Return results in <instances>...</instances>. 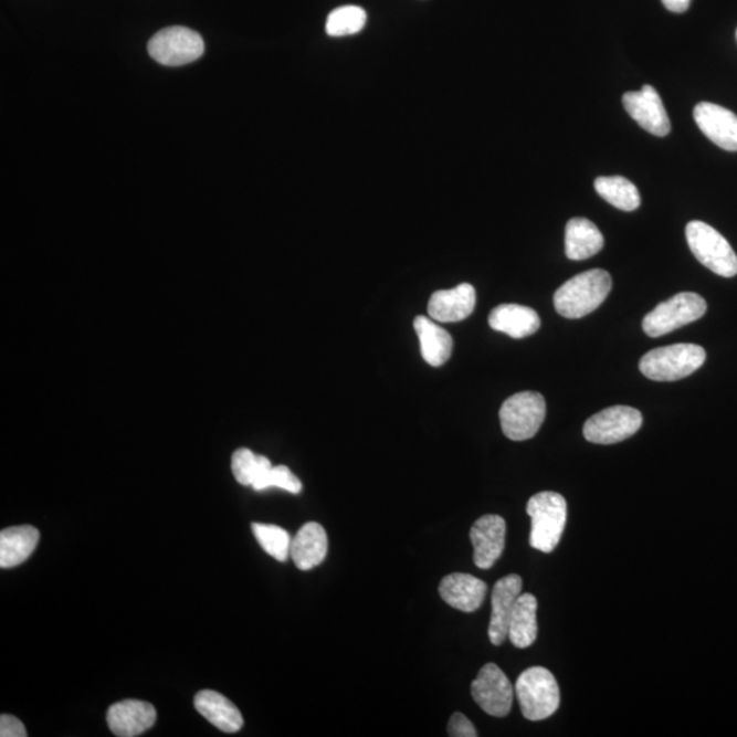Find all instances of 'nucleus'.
<instances>
[{"instance_id":"1","label":"nucleus","mask_w":737,"mask_h":737,"mask_svg":"<svg viewBox=\"0 0 737 737\" xmlns=\"http://www.w3.org/2000/svg\"><path fill=\"white\" fill-rule=\"evenodd\" d=\"M612 289V277L603 270H590L567 281L555 293L557 313L566 318H582L599 309Z\"/></svg>"},{"instance_id":"2","label":"nucleus","mask_w":737,"mask_h":737,"mask_svg":"<svg viewBox=\"0 0 737 737\" xmlns=\"http://www.w3.org/2000/svg\"><path fill=\"white\" fill-rule=\"evenodd\" d=\"M526 510L531 518V548L552 554L566 529V498L560 493L539 492L527 503Z\"/></svg>"},{"instance_id":"3","label":"nucleus","mask_w":737,"mask_h":737,"mask_svg":"<svg viewBox=\"0 0 737 737\" xmlns=\"http://www.w3.org/2000/svg\"><path fill=\"white\" fill-rule=\"evenodd\" d=\"M522 715L530 722H543L554 716L560 706V688L552 672L531 666L515 684Z\"/></svg>"},{"instance_id":"4","label":"nucleus","mask_w":737,"mask_h":737,"mask_svg":"<svg viewBox=\"0 0 737 737\" xmlns=\"http://www.w3.org/2000/svg\"><path fill=\"white\" fill-rule=\"evenodd\" d=\"M706 361L704 347L672 345L654 348L641 358L640 370L654 381H677L693 375Z\"/></svg>"},{"instance_id":"5","label":"nucleus","mask_w":737,"mask_h":737,"mask_svg":"<svg viewBox=\"0 0 737 737\" xmlns=\"http://www.w3.org/2000/svg\"><path fill=\"white\" fill-rule=\"evenodd\" d=\"M689 249L707 270L723 277L737 275V255L729 242L704 222H689L686 228Z\"/></svg>"},{"instance_id":"6","label":"nucleus","mask_w":737,"mask_h":737,"mask_svg":"<svg viewBox=\"0 0 737 737\" xmlns=\"http://www.w3.org/2000/svg\"><path fill=\"white\" fill-rule=\"evenodd\" d=\"M547 417V403L541 393L525 391L513 394L501 409L504 434L509 440L533 439Z\"/></svg>"},{"instance_id":"7","label":"nucleus","mask_w":737,"mask_h":737,"mask_svg":"<svg viewBox=\"0 0 737 737\" xmlns=\"http://www.w3.org/2000/svg\"><path fill=\"white\" fill-rule=\"evenodd\" d=\"M707 304L701 295L681 293L660 304L643 318V330L650 338L668 335L704 317Z\"/></svg>"},{"instance_id":"8","label":"nucleus","mask_w":737,"mask_h":737,"mask_svg":"<svg viewBox=\"0 0 737 737\" xmlns=\"http://www.w3.org/2000/svg\"><path fill=\"white\" fill-rule=\"evenodd\" d=\"M150 56L160 65L183 66L204 55V40L199 33L185 27L162 29L148 44Z\"/></svg>"},{"instance_id":"9","label":"nucleus","mask_w":737,"mask_h":737,"mask_svg":"<svg viewBox=\"0 0 737 737\" xmlns=\"http://www.w3.org/2000/svg\"><path fill=\"white\" fill-rule=\"evenodd\" d=\"M643 417L629 406H613L586 421L583 436L593 444H617L640 431Z\"/></svg>"},{"instance_id":"10","label":"nucleus","mask_w":737,"mask_h":737,"mask_svg":"<svg viewBox=\"0 0 737 737\" xmlns=\"http://www.w3.org/2000/svg\"><path fill=\"white\" fill-rule=\"evenodd\" d=\"M515 688L496 664H486L472 683V695L481 709L492 717H506L513 707Z\"/></svg>"},{"instance_id":"11","label":"nucleus","mask_w":737,"mask_h":737,"mask_svg":"<svg viewBox=\"0 0 737 737\" xmlns=\"http://www.w3.org/2000/svg\"><path fill=\"white\" fill-rule=\"evenodd\" d=\"M625 112L638 125L657 137L671 131V120L659 92L652 85H643L640 92H627L623 96Z\"/></svg>"},{"instance_id":"12","label":"nucleus","mask_w":737,"mask_h":737,"mask_svg":"<svg viewBox=\"0 0 737 737\" xmlns=\"http://www.w3.org/2000/svg\"><path fill=\"white\" fill-rule=\"evenodd\" d=\"M507 524L501 515H484L470 530L474 548V565L489 570L501 559L506 547Z\"/></svg>"},{"instance_id":"13","label":"nucleus","mask_w":737,"mask_h":737,"mask_svg":"<svg viewBox=\"0 0 737 737\" xmlns=\"http://www.w3.org/2000/svg\"><path fill=\"white\" fill-rule=\"evenodd\" d=\"M522 578L516 573L504 577L495 585L492 591V617L489 623V640L492 645L501 646L508 638V625L516 600L522 594Z\"/></svg>"},{"instance_id":"14","label":"nucleus","mask_w":737,"mask_h":737,"mask_svg":"<svg viewBox=\"0 0 737 737\" xmlns=\"http://www.w3.org/2000/svg\"><path fill=\"white\" fill-rule=\"evenodd\" d=\"M694 119L704 135L717 147L730 152L737 150V115L713 103H699Z\"/></svg>"},{"instance_id":"15","label":"nucleus","mask_w":737,"mask_h":737,"mask_svg":"<svg viewBox=\"0 0 737 737\" xmlns=\"http://www.w3.org/2000/svg\"><path fill=\"white\" fill-rule=\"evenodd\" d=\"M477 294L472 284L463 283L451 289H439L429 299L428 313L438 323H460L472 315Z\"/></svg>"},{"instance_id":"16","label":"nucleus","mask_w":737,"mask_h":737,"mask_svg":"<svg viewBox=\"0 0 737 737\" xmlns=\"http://www.w3.org/2000/svg\"><path fill=\"white\" fill-rule=\"evenodd\" d=\"M155 707L148 702L125 699L109 707L107 724L115 736L136 737L154 727Z\"/></svg>"},{"instance_id":"17","label":"nucleus","mask_w":737,"mask_h":737,"mask_svg":"<svg viewBox=\"0 0 737 737\" xmlns=\"http://www.w3.org/2000/svg\"><path fill=\"white\" fill-rule=\"evenodd\" d=\"M486 591L484 580L462 572L451 573L443 578L439 586L441 599L457 611L466 613L475 612L483 606Z\"/></svg>"},{"instance_id":"18","label":"nucleus","mask_w":737,"mask_h":737,"mask_svg":"<svg viewBox=\"0 0 737 737\" xmlns=\"http://www.w3.org/2000/svg\"><path fill=\"white\" fill-rule=\"evenodd\" d=\"M327 552V531L316 522H309L293 537L289 556L301 571H309L322 565Z\"/></svg>"},{"instance_id":"19","label":"nucleus","mask_w":737,"mask_h":737,"mask_svg":"<svg viewBox=\"0 0 737 737\" xmlns=\"http://www.w3.org/2000/svg\"><path fill=\"white\" fill-rule=\"evenodd\" d=\"M194 707L200 715L225 734H235L243 727L240 709L224 695L202 689L194 696Z\"/></svg>"},{"instance_id":"20","label":"nucleus","mask_w":737,"mask_h":737,"mask_svg":"<svg viewBox=\"0 0 737 737\" xmlns=\"http://www.w3.org/2000/svg\"><path fill=\"white\" fill-rule=\"evenodd\" d=\"M489 325L497 333L506 334L514 339H524L537 333L541 327V320L531 307L504 304L491 312Z\"/></svg>"},{"instance_id":"21","label":"nucleus","mask_w":737,"mask_h":737,"mask_svg":"<svg viewBox=\"0 0 737 737\" xmlns=\"http://www.w3.org/2000/svg\"><path fill=\"white\" fill-rule=\"evenodd\" d=\"M414 329L420 339L422 358L433 368L443 367L454 350L449 330L425 316L415 317Z\"/></svg>"},{"instance_id":"22","label":"nucleus","mask_w":737,"mask_h":737,"mask_svg":"<svg viewBox=\"0 0 737 737\" xmlns=\"http://www.w3.org/2000/svg\"><path fill=\"white\" fill-rule=\"evenodd\" d=\"M40 533L33 526H15L0 533V567L13 568L22 565L36 549Z\"/></svg>"},{"instance_id":"23","label":"nucleus","mask_w":737,"mask_h":737,"mask_svg":"<svg viewBox=\"0 0 737 737\" xmlns=\"http://www.w3.org/2000/svg\"><path fill=\"white\" fill-rule=\"evenodd\" d=\"M603 236L593 222L585 218H573L566 228V254L573 261L588 260L600 253Z\"/></svg>"},{"instance_id":"24","label":"nucleus","mask_w":737,"mask_h":737,"mask_svg":"<svg viewBox=\"0 0 737 737\" xmlns=\"http://www.w3.org/2000/svg\"><path fill=\"white\" fill-rule=\"evenodd\" d=\"M537 607V599L530 593H522L516 600L508 625V638L515 647L526 649L536 642Z\"/></svg>"},{"instance_id":"25","label":"nucleus","mask_w":737,"mask_h":737,"mask_svg":"<svg viewBox=\"0 0 737 737\" xmlns=\"http://www.w3.org/2000/svg\"><path fill=\"white\" fill-rule=\"evenodd\" d=\"M594 188L603 200L624 212L635 211L641 206L636 186L623 177L597 178Z\"/></svg>"},{"instance_id":"26","label":"nucleus","mask_w":737,"mask_h":737,"mask_svg":"<svg viewBox=\"0 0 737 737\" xmlns=\"http://www.w3.org/2000/svg\"><path fill=\"white\" fill-rule=\"evenodd\" d=\"M274 467L269 457L255 455L253 451L240 449L234 452L231 461L232 474L241 485L254 486Z\"/></svg>"},{"instance_id":"27","label":"nucleus","mask_w":737,"mask_h":737,"mask_svg":"<svg viewBox=\"0 0 737 737\" xmlns=\"http://www.w3.org/2000/svg\"><path fill=\"white\" fill-rule=\"evenodd\" d=\"M367 11L358 6H341L329 14L327 33L330 38L351 36L361 32L367 23Z\"/></svg>"},{"instance_id":"28","label":"nucleus","mask_w":737,"mask_h":737,"mask_svg":"<svg viewBox=\"0 0 737 737\" xmlns=\"http://www.w3.org/2000/svg\"><path fill=\"white\" fill-rule=\"evenodd\" d=\"M252 530L261 548L277 561H286L292 550L293 538L288 531L275 525L253 524Z\"/></svg>"},{"instance_id":"29","label":"nucleus","mask_w":737,"mask_h":737,"mask_svg":"<svg viewBox=\"0 0 737 737\" xmlns=\"http://www.w3.org/2000/svg\"><path fill=\"white\" fill-rule=\"evenodd\" d=\"M281 487V489L298 495L302 492V483L297 475L287 466L272 467L265 477L253 486L254 491H265L269 487Z\"/></svg>"},{"instance_id":"30","label":"nucleus","mask_w":737,"mask_h":737,"mask_svg":"<svg viewBox=\"0 0 737 737\" xmlns=\"http://www.w3.org/2000/svg\"><path fill=\"white\" fill-rule=\"evenodd\" d=\"M449 735L452 737H475L478 736V733L466 716L462 713H454L450 718Z\"/></svg>"},{"instance_id":"31","label":"nucleus","mask_w":737,"mask_h":737,"mask_svg":"<svg viewBox=\"0 0 737 737\" xmlns=\"http://www.w3.org/2000/svg\"><path fill=\"white\" fill-rule=\"evenodd\" d=\"M0 736L27 737L28 733L19 718L10 715H2V717H0Z\"/></svg>"},{"instance_id":"32","label":"nucleus","mask_w":737,"mask_h":737,"mask_svg":"<svg viewBox=\"0 0 737 737\" xmlns=\"http://www.w3.org/2000/svg\"><path fill=\"white\" fill-rule=\"evenodd\" d=\"M666 9L672 11V13H684L689 8L692 0H661Z\"/></svg>"}]
</instances>
